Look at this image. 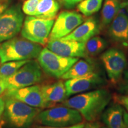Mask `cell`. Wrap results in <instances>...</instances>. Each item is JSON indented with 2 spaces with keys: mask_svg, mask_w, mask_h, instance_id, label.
Returning <instances> with one entry per match:
<instances>
[{
  "mask_svg": "<svg viewBox=\"0 0 128 128\" xmlns=\"http://www.w3.org/2000/svg\"><path fill=\"white\" fill-rule=\"evenodd\" d=\"M101 60L109 79L116 82L120 78L126 65L124 52L116 49H110L101 56Z\"/></svg>",
  "mask_w": 128,
  "mask_h": 128,
  "instance_id": "10",
  "label": "cell"
},
{
  "mask_svg": "<svg viewBox=\"0 0 128 128\" xmlns=\"http://www.w3.org/2000/svg\"><path fill=\"white\" fill-rule=\"evenodd\" d=\"M35 119L44 126L60 128L81 124L83 117L78 110L62 106L40 112Z\"/></svg>",
  "mask_w": 128,
  "mask_h": 128,
  "instance_id": "3",
  "label": "cell"
},
{
  "mask_svg": "<svg viewBox=\"0 0 128 128\" xmlns=\"http://www.w3.org/2000/svg\"><path fill=\"white\" fill-rule=\"evenodd\" d=\"M109 34L114 40L128 44V16L120 10L112 22Z\"/></svg>",
  "mask_w": 128,
  "mask_h": 128,
  "instance_id": "16",
  "label": "cell"
},
{
  "mask_svg": "<svg viewBox=\"0 0 128 128\" xmlns=\"http://www.w3.org/2000/svg\"><path fill=\"white\" fill-rule=\"evenodd\" d=\"M115 103L123 106L128 112V96H116L114 97Z\"/></svg>",
  "mask_w": 128,
  "mask_h": 128,
  "instance_id": "25",
  "label": "cell"
},
{
  "mask_svg": "<svg viewBox=\"0 0 128 128\" xmlns=\"http://www.w3.org/2000/svg\"><path fill=\"white\" fill-rule=\"evenodd\" d=\"M6 97L21 101L32 107L44 108L45 104L42 96L41 87L33 85L15 90L7 92Z\"/></svg>",
  "mask_w": 128,
  "mask_h": 128,
  "instance_id": "12",
  "label": "cell"
},
{
  "mask_svg": "<svg viewBox=\"0 0 128 128\" xmlns=\"http://www.w3.org/2000/svg\"><path fill=\"white\" fill-rule=\"evenodd\" d=\"M84 123H81V124H75L73 126H66V127H50V126H38L36 128H83L84 126Z\"/></svg>",
  "mask_w": 128,
  "mask_h": 128,
  "instance_id": "27",
  "label": "cell"
},
{
  "mask_svg": "<svg viewBox=\"0 0 128 128\" xmlns=\"http://www.w3.org/2000/svg\"><path fill=\"white\" fill-rule=\"evenodd\" d=\"M98 32L99 28L97 22L93 17H91L83 22L71 33L61 39L86 44V42L98 34Z\"/></svg>",
  "mask_w": 128,
  "mask_h": 128,
  "instance_id": "14",
  "label": "cell"
},
{
  "mask_svg": "<svg viewBox=\"0 0 128 128\" xmlns=\"http://www.w3.org/2000/svg\"><path fill=\"white\" fill-rule=\"evenodd\" d=\"M5 109V100L1 97H0V122L2 118L3 113H4Z\"/></svg>",
  "mask_w": 128,
  "mask_h": 128,
  "instance_id": "30",
  "label": "cell"
},
{
  "mask_svg": "<svg viewBox=\"0 0 128 128\" xmlns=\"http://www.w3.org/2000/svg\"><path fill=\"white\" fill-rule=\"evenodd\" d=\"M38 60L40 66L48 76L61 78L69 69L78 60V58L64 57L44 48L40 52Z\"/></svg>",
  "mask_w": 128,
  "mask_h": 128,
  "instance_id": "6",
  "label": "cell"
},
{
  "mask_svg": "<svg viewBox=\"0 0 128 128\" xmlns=\"http://www.w3.org/2000/svg\"><path fill=\"white\" fill-rule=\"evenodd\" d=\"M41 90L45 108H50L63 102L68 97L65 84L61 81L42 86Z\"/></svg>",
  "mask_w": 128,
  "mask_h": 128,
  "instance_id": "15",
  "label": "cell"
},
{
  "mask_svg": "<svg viewBox=\"0 0 128 128\" xmlns=\"http://www.w3.org/2000/svg\"><path fill=\"white\" fill-rule=\"evenodd\" d=\"M23 23L24 14L20 5L8 7L0 15V43L17 36Z\"/></svg>",
  "mask_w": 128,
  "mask_h": 128,
  "instance_id": "8",
  "label": "cell"
},
{
  "mask_svg": "<svg viewBox=\"0 0 128 128\" xmlns=\"http://www.w3.org/2000/svg\"><path fill=\"white\" fill-rule=\"evenodd\" d=\"M60 6L57 0H40L34 16L46 20H54Z\"/></svg>",
  "mask_w": 128,
  "mask_h": 128,
  "instance_id": "18",
  "label": "cell"
},
{
  "mask_svg": "<svg viewBox=\"0 0 128 128\" xmlns=\"http://www.w3.org/2000/svg\"><path fill=\"white\" fill-rule=\"evenodd\" d=\"M6 90V86L2 80L0 78V96H1Z\"/></svg>",
  "mask_w": 128,
  "mask_h": 128,
  "instance_id": "31",
  "label": "cell"
},
{
  "mask_svg": "<svg viewBox=\"0 0 128 128\" xmlns=\"http://www.w3.org/2000/svg\"><path fill=\"white\" fill-rule=\"evenodd\" d=\"M3 1H7V0H3Z\"/></svg>",
  "mask_w": 128,
  "mask_h": 128,
  "instance_id": "35",
  "label": "cell"
},
{
  "mask_svg": "<svg viewBox=\"0 0 128 128\" xmlns=\"http://www.w3.org/2000/svg\"><path fill=\"white\" fill-rule=\"evenodd\" d=\"M29 60H13L2 64V65L0 66V78L1 80H5L9 78Z\"/></svg>",
  "mask_w": 128,
  "mask_h": 128,
  "instance_id": "22",
  "label": "cell"
},
{
  "mask_svg": "<svg viewBox=\"0 0 128 128\" xmlns=\"http://www.w3.org/2000/svg\"><path fill=\"white\" fill-rule=\"evenodd\" d=\"M47 48L52 52L64 57L86 58L85 43L63 40L62 39L48 40Z\"/></svg>",
  "mask_w": 128,
  "mask_h": 128,
  "instance_id": "11",
  "label": "cell"
},
{
  "mask_svg": "<svg viewBox=\"0 0 128 128\" xmlns=\"http://www.w3.org/2000/svg\"><path fill=\"white\" fill-rule=\"evenodd\" d=\"M124 122L126 128H128V112L124 110Z\"/></svg>",
  "mask_w": 128,
  "mask_h": 128,
  "instance_id": "32",
  "label": "cell"
},
{
  "mask_svg": "<svg viewBox=\"0 0 128 128\" xmlns=\"http://www.w3.org/2000/svg\"><path fill=\"white\" fill-rule=\"evenodd\" d=\"M94 66L90 62L85 60H78L61 76L63 80H69L82 76L93 72Z\"/></svg>",
  "mask_w": 128,
  "mask_h": 128,
  "instance_id": "19",
  "label": "cell"
},
{
  "mask_svg": "<svg viewBox=\"0 0 128 128\" xmlns=\"http://www.w3.org/2000/svg\"><path fill=\"white\" fill-rule=\"evenodd\" d=\"M111 99V94L108 90L98 89L65 100L62 102V106L78 110L86 120L94 122L99 118Z\"/></svg>",
  "mask_w": 128,
  "mask_h": 128,
  "instance_id": "1",
  "label": "cell"
},
{
  "mask_svg": "<svg viewBox=\"0 0 128 128\" xmlns=\"http://www.w3.org/2000/svg\"><path fill=\"white\" fill-rule=\"evenodd\" d=\"M40 112V108L32 107L16 99L7 97L5 101V116L14 127L28 126Z\"/></svg>",
  "mask_w": 128,
  "mask_h": 128,
  "instance_id": "4",
  "label": "cell"
},
{
  "mask_svg": "<svg viewBox=\"0 0 128 128\" xmlns=\"http://www.w3.org/2000/svg\"><path fill=\"white\" fill-rule=\"evenodd\" d=\"M40 0H26L22 6V11L26 15L34 16L36 8Z\"/></svg>",
  "mask_w": 128,
  "mask_h": 128,
  "instance_id": "24",
  "label": "cell"
},
{
  "mask_svg": "<svg viewBox=\"0 0 128 128\" xmlns=\"http://www.w3.org/2000/svg\"><path fill=\"white\" fill-rule=\"evenodd\" d=\"M9 3L7 1L0 0V15L7 8Z\"/></svg>",
  "mask_w": 128,
  "mask_h": 128,
  "instance_id": "29",
  "label": "cell"
},
{
  "mask_svg": "<svg viewBox=\"0 0 128 128\" xmlns=\"http://www.w3.org/2000/svg\"><path fill=\"white\" fill-rule=\"evenodd\" d=\"M108 128L106 126V127H104V126H103V127H102V128Z\"/></svg>",
  "mask_w": 128,
  "mask_h": 128,
  "instance_id": "33",
  "label": "cell"
},
{
  "mask_svg": "<svg viewBox=\"0 0 128 128\" xmlns=\"http://www.w3.org/2000/svg\"><path fill=\"white\" fill-rule=\"evenodd\" d=\"M42 47L25 38L14 37L0 43L1 63L38 58Z\"/></svg>",
  "mask_w": 128,
  "mask_h": 128,
  "instance_id": "2",
  "label": "cell"
},
{
  "mask_svg": "<svg viewBox=\"0 0 128 128\" xmlns=\"http://www.w3.org/2000/svg\"><path fill=\"white\" fill-rule=\"evenodd\" d=\"M121 5L119 0H105L102 11V23L107 26L112 23L120 11Z\"/></svg>",
  "mask_w": 128,
  "mask_h": 128,
  "instance_id": "20",
  "label": "cell"
},
{
  "mask_svg": "<svg viewBox=\"0 0 128 128\" xmlns=\"http://www.w3.org/2000/svg\"><path fill=\"white\" fill-rule=\"evenodd\" d=\"M100 82V77L93 72L86 76L67 80L64 84L68 97L74 94L87 92Z\"/></svg>",
  "mask_w": 128,
  "mask_h": 128,
  "instance_id": "13",
  "label": "cell"
},
{
  "mask_svg": "<svg viewBox=\"0 0 128 128\" xmlns=\"http://www.w3.org/2000/svg\"><path fill=\"white\" fill-rule=\"evenodd\" d=\"M83 128H100V125L98 122H89L85 124Z\"/></svg>",
  "mask_w": 128,
  "mask_h": 128,
  "instance_id": "28",
  "label": "cell"
},
{
  "mask_svg": "<svg viewBox=\"0 0 128 128\" xmlns=\"http://www.w3.org/2000/svg\"><path fill=\"white\" fill-rule=\"evenodd\" d=\"M103 1V0H83L78 4L77 9L86 17L90 16L100 10Z\"/></svg>",
  "mask_w": 128,
  "mask_h": 128,
  "instance_id": "23",
  "label": "cell"
},
{
  "mask_svg": "<svg viewBox=\"0 0 128 128\" xmlns=\"http://www.w3.org/2000/svg\"><path fill=\"white\" fill-rule=\"evenodd\" d=\"M54 24V20H46L35 16H27L21 30L23 38L40 45H44Z\"/></svg>",
  "mask_w": 128,
  "mask_h": 128,
  "instance_id": "7",
  "label": "cell"
},
{
  "mask_svg": "<svg viewBox=\"0 0 128 128\" xmlns=\"http://www.w3.org/2000/svg\"><path fill=\"white\" fill-rule=\"evenodd\" d=\"M106 46V43L100 36H94L85 44L86 55L96 56L103 51Z\"/></svg>",
  "mask_w": 128,
  "mask_h": 128,
  "instance_id": "21",
  "label": "cell"
},
{
  "mask_svg": "<svg viewBox=\"0 0 128 128\" xmlns=\"http://www.w3.org/2000/svg\"><path fill=\"white\" fill-rule=\"evenodd\" d=\"M0 65H1V60H0Z\"/></svg>",
  "mask_w": 128,
  "mask_h": 128,
  "instance_id": "34",
  "label": "cell"
},
{
  "mask_svg": "<svg viewBox=\"0 0 128 128\" xmlns=\"http://www.w3.org/2000/svg\"><path fill=\"white\" fill-rule=\"evenodd\" d=\"M84 22V17L76 12L64 11L60 12L54 22L49 40L61 39L67 36Z\"/></svg>",
  "mask_w": 128,
  "mask_h": 128,
  "instance_id": "9",
  "label": "cell"
},
{
  "mask_svg": "<svg viewBox=\"0 0 128 128\" xmlns=\"http://www.w3.org/2000/svg\"><path fill=\"white\" fill-rule=\"evenodd\" d=\"M65 8H71L83 0H60Z\"/></svg>",
  "mask_w": 128,
  "mask_h": 128,
  "instance_id": "26",
  "label": "cell"
},
{
  "mask_svg": "<svg viewBox=\"0 0 128 128\" xmlns=\"http://www.w3.org/2000/svg\"><path fill=\"white\" fill-rule=\"evenodd\" d=\"M102 119L108 128H126L124 122V110L119 104L115 103L107 108Z\"/></svg>",
  "mask_w": 128,
  "mask_h": 128,
  "instance_id": "17",
  "label": "cell"
},
{
  "mask_svg": "<svg viewBox=\"0 0 128 128\" xmlns=\"http://www.w3.org/2000/svg\"><path fill=\"white\" fill-rule=\"evenodd\" d=\"M42 68L39 62L31 60L14 74L2 80L6 86V92H9L37 84L42 79Z\"/></svg>",
  "mask_w": 128,
  "mask_h": 128,
  "instance_id": "5",
  "label": "cell"
}]
</instances>
